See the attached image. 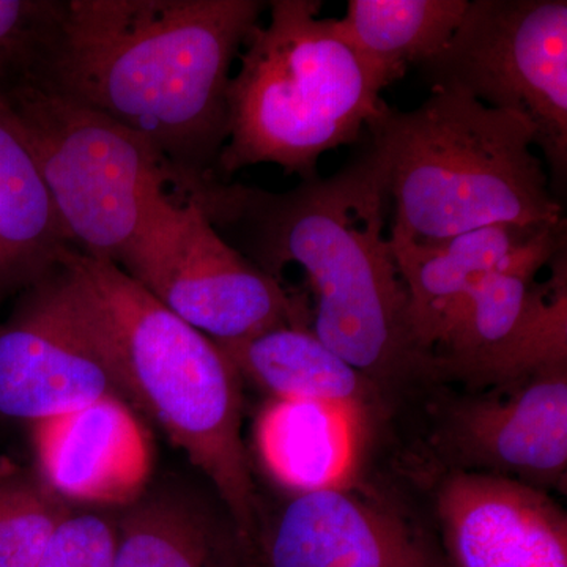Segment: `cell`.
Masks as SVG:
<instances>
[{"label":"cell","mask_w":567,"mask_h":567,"mask_svg":"<svg viewBox=\"0 0 567 567\" xmlns=\"http://www.w3.org/2000/svg\"><path fill=\"white\" fill-rule=\"evenodd\" d=\"M188 199L265 274L282 281L287 265L305 271L315 297L312 333L386 401L402 388L434 383L385 233V169L371 142L338 173L289 192L213 181Z\"/></svg>","instance_id":"cell-1"},{"label":"cell","mask_w":567,"mask_h":567,"mask_svg":"<svg viewBox=\"0 0 567 567\" xmlns=\"http://www.w3.org/2000/svg\"><path fill=\"white\" fill-rule=\"evenodd\" d=\"M267 2L69 0L43 87L102 112L162 156L173 196L218 174L234 63Z\"/></svg>","instance_id":"cell-2"},{"label":"cell","mask_w":567,"mask_h":567,"mask_svg":"<svg viewBox=\"0 0 567 567\" xmlns=\"http://www.w3.org/2000/svg\"><path fill=\"white\" fill-rule=\"evenodd\" d=\"M59 275L118 394L183 451L251 536L260 498L244 442V380L213 339L117 265L63 249Z\"/></svg>","instance_id":"cell-3"},{"label":"cell","mask_w":567,"mask_h":567,"mask_svg":"<svg viewBox=\"0 0 567 567\" xmlns=\"http://www.w3.org/2000/svg\"><path fill=\"white\" fill-rule=\"evenodd\" d=\"M365 134L385 169L393 237L431 245L499 224L566 223L517 112L434 91L412 111L385 103Z\"/></svg>","instance_id":"cell-4"},{"label":"cell","mask_w":567,"mask_h":567,"mask_svg":"<svg viewBox=\"0 0 567 567\" xmlns=\"http://www.w3.org/2000/svg\"><path fill=\"white\" fill-rule=\"evenodd\" d=\"M268 10L230 80L219 178L257 164L316 177L324 153L363 141L385 106L382 92L402 78L354 51L334 20H320V0H274Z\"/></svg>","instance_id":"cell-5"},{"label":"cell","mask_w":567,"mask_h":567,"mask_svg":"<svg viewBox=\"0 0 567 567\" xmlns=\"http://www.w3.org/2000/svg\"><path fill=\"white\" fill-rule=\"evenodd\" d=\"M31 145L71 248L117 264L155 200L173 188L140 134L43 85L7 96Z\"/></svg>","instance_id":"cell-6"},{"label":"cell","mask_w":567,"mask_h":567,"mask_svg":"<svg viewBox=\"0 0 567 567\" xmlns=\"http://www.w3.org/2000/svg\"><path fill=\"white\" fill-rule=\"evenodd\" d=\"M158 303L215 342L309 324L303 297L284 289L213 227L193 200L164 193L117 260Z\"/></svg>","instance_id":"cell-7"},{"label":"cell","mask_w":567,"mask_h":567,"mask_svg":"<svg viewBox=\"0 0 567 567\" xmlns=\"http://www.w3.org/2000/svg\"><path fill=\"white\" fill-rule=\"evenodd\" d=\"M416 70L432 92H465L527 118L551 171L565 177L566 0H473L442 52Z\"/></svg>","instance_id":"cell-8"},{"label":"cell","mask_w":567,"mask_h":567,"mask_svg":"<svg viewBox=\"0 0 567 567\" xmlns=\"http://www.w3.org/2000/svg\"><path fill=\"white\" fill-rule=\"evenodd\" d=\"M435 382L487 390L567 365L566 224L487 275L443 327L432 350Z\"/></svg>","instance_id":"cell-9"},{"label":"cell","mask_w":567,"mask_h":567,"mask_svg":"<svg viewBox=\"0 0 567 567\" xmlns=\"http://www.w3.org/2000/svg\"><path fill=\"white\" fill-rule=\"evenodd\" d=\"M244 567H447L434 533L349 486L284 492L260 503Z\"/></svg>","instance_id":"cell-10"},{"label":"cell","mask_w":567,"mask_h":567,"mask_svg":"<svg viewBox=\"0 0 567 567\" xmlns=\"http://www.w3.org/2000/svg\"><path fill=\"white\" fill-rule=\"evenodd\" d=\"M447 398L432 434L443 472L483 473L565 494L567 365Z\"/></svg>","instance_id":"cell-11"},{"label":"cell","mask_w":567,"mask_h":567,"mask_svg":"<svg viewBox=\"0 0 567 567\" xmlns=\"http://www.w3.org/2000/svg\"><path fill=\"white\" fill-rule=\"evenodd\" d=\"M106 395L121 398L71 309L58 267L18 295L0 323V416L31 425Z\"/></svg>","instance_id":"cell-12"},{"label":"cell","mask_w":567,"mask_h":567,"mask_svg":"<svg viewBox=\"0 0 567 567\" xmlns=\"http://www.w3.org/2000/svg\"><path fill=\"white\" fill-rule=\"evenodd\" d=\"M442 475L435 535L447 567H567V514L550 492L483 473Z\"/></svg>","instance_id":"cell-13"},{"label":"cell","mask_w":567,"mask_h":567,"mask_svg":"<svg viewBox=\"0 0 567 567\" xmlns=\"http://www.w3.org/2000/svg\"><path fill=\"white\" fill-rule=\"evenodd\" d=\"M31 442L37 475L70 505L121 509L152 483L151 434L117 395L37 421Z\"/></svg>","instance_id":"cell-14"},{"label":"cell","mask_w":567,"mask_h":567,"mask_svg":"<svg viewBox=\"0 0 567 567\" xmlns=\"http://www.w3.org/2000/svg\"><path fill=\"white\" fill-rule=\"evenodd\" d=\"M115 511L111 567H244L229 511L188 481L166 476Z\"/></svg>","instance_id":"cell-15"},{"label":"cell","mask_w":567,"mask_h":567,"mask_svg":"<svg viewBox=\"0 0 567 567\" xmlns=\"http://www.w3.org/2000/svg\"><path fill=\"white\" fill-rule=\"evenodd\" d=\"M550 227L555 226L499 224L431 245H417L390 235L391 249L409 295L413 333L431 360L443 327L466 295L487 275L527 251Z\"/></svg>","instance_id":"cell-16"},{"label":"cell","mask_w":567,"mask_h":567,"mask_svg":"<svg viewBox=\"0 0 567 567\" xmlns=\"http://www.w3.org/2000/svg\"><path fill=\"white\" fill-rule=\"evenodd\" d=\"M244 382L278 401L338 406L372 423L385 412V394L320 341L309 324H281L262 333L216 342Z\"/></svg>","instance_id":"cell-17"},{"label":"cell","mask_w":567,"mask_h":567,"mask_svg":"<svg viewBox=\"0 0 567 567\" xmlns=\"http://www.w3.org/2000/svg\"><path fill=\"white\" fill-rule=\"evenodd\" d=\"M368 424L338 406L268 399L254 423V445L284 492L349 486Z\"/></svg>","instance_id":"cell-18"},{"label":"cell","mask_w":567,"mask_h":567,"mask_svg":"<svg viewBox=\"0 0 567 567\" xmlns=\"http://www.w3.org/2000/svg\"><path fill=\"white\" fill-rule=\"evenodd\" d=\"M69 246L31 145L0 102V303L58 270Z\"/></svg>","instance_id":"cell-19"},{"label":"cell","mask_w":567,"mask_h":567,"mask_svg":"<svg viewBox=\"0 0 567 567\" xmlns=\"http://www.w3.org/2000/svg\"><path fill=\"white\" fill-rule=\"evenodd\" d=\"M470 0H349L336 31L363 58L404 76L442 52Z\"/></svg>","instance_id":"cell-20"},{"label":"cell","mask_w":567,"mask_h":567,"mask_svg":"<svg viewBox=\"0 0 567 567\" xmlns=\"http://www.w3.org/2000/svg\"><path fill=\"white\" fill-rule=\"evenodd\" d=\"M73 507L35 470L0 475V567H37L51 537Z\"/></svg>","instance_id":"cell-21"},{"label":"cell","mask_w":567,"mask_h":567,"mask_svg":"<svg viewBox=\"0 0 567 567\" xmlns=\"http://www.w3.org/2000/svg\"><path fill=\"white\" fill-rule=\"evenodd\" d=\"M66 10L69 0H0V102L44 81Z\"/></svg>","instance_id":"cell-22"},{"label":"cell","mask_w":567,"mask_h":567,"mask_svg":"<svg viewBox=\"0 0 567 567\" xmlns=\"http://www.w3.org/2000/svg\"><path fill=\"white\" fill-rule=\"evenodd\" d=\"M114 514L74 513L51 537L37 567H111Z\"/></svg>","instance_id":"cell-23"},{"label":"cell","mask_w":567,"mask_h":567,"mask_svg":"<svg viewBox=\"0 0 567 567\" xmlns=\"http://www.w3.org/2000/svg\"><path fill=\"white\" fill-rule=\"evenodd\" d=\"M18 464H14L11 458L6 456H0V475L3 473H9L11 470L17 468Z\"/></svg>","instance_id":"cell-24"}]
</instances>
